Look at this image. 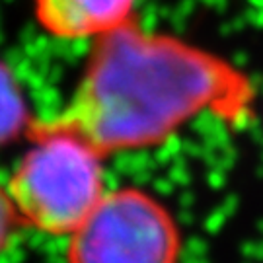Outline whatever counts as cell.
Instances as JSON below:
<instances>
[{
    "label": "cell",
    "mask_w": 263,
    "mask_h": 263,
    "mask_svg": "<svg viewBox=\"0 0 263 263\" xmlns=\"http://www.w3.org/2000/svg\"><path fill=\"white\" fill-rule=\"evenodd\" d=\"M181 232L158 199L139 187L107 191L68 236V263H178Z\"/></svg>",
    "instance_id": "obj_3"
},
{
    "label": "cell",
    "mask_w": 263,
    "mask_h": 263,
    "mask_svg": "<svg viewBox=\"0 0 263 263\" xmlns=\"http://www.w3.org/2000/svg\"><path fill=\"white\" fill-rule=\"evenodd\" d=\"M20 226H22V218L10 199L8 189L0 185V252H4L12 244Z\"/></svg>",
    "instance_id": "obj_6"
},
{
    "label": "cell",
    "mask_w": 263,
    "mask_h": 263,
    "mask_svg": "<svg viewBox=\"0 0 263 263\" xmlns=\"http://www.w3.org/2000/svg\"><path fill=\"white\" fill-rule=\"evenodd\" d=\"M33 119L16 76L0 63V146L28 135Z\"/></svg>",
    "instance_id": "obj_5"
},
{
    "label": "cell",
    "mask_w": 263,
    "mask_h": 263,
    "mask_svg": "<svg viewBox=\"0 0 263 263\" xmlns=\"http://www.w3.org/2000/svg\"><path fill=\"white\" fill-rule=\"evenodd\" d=\"M254 96L252 80L228 59L133 20L96 39L68 104L35 121L107 156L160 146L201 113L242 121Z\"/></svg>",
    "instance_id": "obj_1"
},
{
    "label": "cell",
    "mask_w": 263,
    "mask_h": 263,
    "mask_svg": "<svg viewBox=\"0 0 263 263\" xmlns=\"http://www.w3.org/2000/svg\"><path fill=\"white\" fill-rule=\"evenodd\" d=\"M137 0H33L35 20L49 35L68 41L104 37L133 22Z\"/></svg>",
    "instance_id": "obj_4"
},
{
    "label": "cell",
    "mask_w": 263,
    "mask_h": 263,
    "mask_svg": "<svg viewBox=\"0 0 263 263\" xmlns=\"http://www.w3.org/2000/svg\"><path fill=\"white\" fill-rule=\"evenodd\" d=\"M29 151L16 166L8 195L22 224L70 236L107 193L104 154L78 135L49 129L35 119Z\"/></svg>",
    "instance_id": "obj_2"
}]
</instances>
